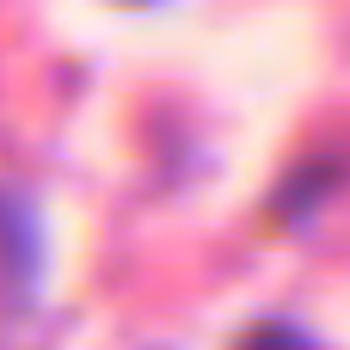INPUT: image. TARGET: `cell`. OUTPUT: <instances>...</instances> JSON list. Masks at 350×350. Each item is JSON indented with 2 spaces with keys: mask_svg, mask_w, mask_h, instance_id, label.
I'll use <instances>...</instances> for the list:
<instances>
[{
  "mask_svg": "<svg viewBox=\"0 0 350 350\" xmlns=\"http://www.w3.org/2000/svg\"><path fill=\"white\" fill-rule=\"evenodd\" d=\"M246 350H295V338H283V332H265V338H252Z\"/></svg>",
  "mask_w": 350,
  "mask_h": 350,
  "instance_id": "obj_1",
  "label": "cell"
}]
</instances>
